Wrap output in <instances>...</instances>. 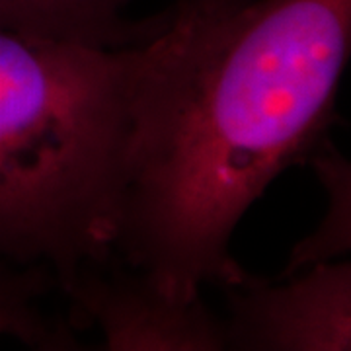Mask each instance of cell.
I'll return each mask as SVG.
<instances>
[{
  "mask_svg": "<svg viewBox=\"0 0 351 351\" xmlns=\"http://www.w3.org/2000/svg\"><path fill=\"white\" fill-rule=\"evenodd\" d=\"M221 289L228 350H351L350 260L316 263L277 281L246 271Z\"/></svg>",
  "mask_w": 351,
  "mask_h": 351,
  "instance_id": "3",
  "label": "cell"
},
{
  "mask_svg": "<svg viewBox=\"0 0 351 351\" xmlns=\"http://www.w3.org/2000/svg\"><path fill=\"white\" fill-rule=\"evenodd\" d=\"M326 193V211L308 237L299 240L289 254L285 269L277 279L295 276L316 263L332 262L351 252V168L350 160L326 141L308 158Z\"/></svg>",
  "mask_w": 351,
  "mask_h": 351,
  "instance_id": "7",
  "label": "cell"
},
{
  "mask_svg": "<svg viewBox=\"0 0 351 351\" xmlns=\"http://www.w3.org/2000/svg\"><path fill=\"white\" fill-rule=\"evenodd\" d=\"M143 59L0 29V258L59 291L115 254Z\"/></svg>",
  "mask_w": 351,
  "mask_h": 351,
  "instance_id": "2",
  "label": "cell"
},
{
  "mask_svg": "<svg viewBox=\"0 0 351 351\" xmlns=\"http://www.w3.org/2000/svg\"><path fill=\"white\" fill-rule=\"evenodd\" d=\"M131 0H0V29L96 47H127L147 41L166 12L127 20Z\"/></svg>",
  "mask_w": 351,
  "mask_h": 351,
  "instance_id": "5",
  "label": "cell"
},
{
  "mask_svg": "<svg viewBox=\"0 0 351 351\" xmlns=\"http://www.w3.org/2000/svg\"><path fill=\"white\" fill-rule=\"evenodd\" d=\"M71 326H94L106 351H226L225 316L197 297L180 302L137 269L84 265L61 289Z\"/></svg>",
  "mask_w": 351,
  "mask_h": 351,
  "instance_id": "4",
  "label": "cell"
},
{
  "mask_svg": "<svg viewBox=\"0 0 351 351\" xmlns=\"http://www.w3.org/2000/svg\"><path fill=\"white\" fill-rule=\"evenodd\" d=\"M351 0H178L145 41L115 252L180 302L246 274L230 239L330 141Z\"/></svg>",
  "mask_w": 351,
  "mask_h": 351,
  "instance_id": "1",
  "label": "cell"
},
{
  "mask_svg": "<svg viewBox=\"0 0 351 351\" xmlns=\"http://www.w3.org/2000/svg\"><path fill=\"white\" fill-rule=\"evenodd\" d=\"M57 279L45 265H24L0 258V338H12L32 350L80 348L71 324L51 318L43 301Z\"/></svg>",
  "mask_w": 351,
  "mask_h": 351,
  "instance_id": "6",
  "label": "cell"
}]
</instances>
